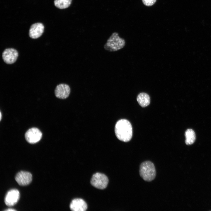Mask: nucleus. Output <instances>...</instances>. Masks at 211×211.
Listing matches in <instances>:
<instances>
[{"label":"nucleus","instance_id":"nucleus-1","mask_svg":"<svg viewBox=\"0 0 211 211\" xmlns=\"http://www.w3.org/2000/svg\"><path fill=\"white\" fill-rule=\"evenodd\" d=\"M115 135L119 140L125 142L130 141L132 136V129L131 124L127 120L120 119L115 124Z\"/></svg>","mask_w":211,"mask_h":211},{"label":"nucleus","instance_id":"nucleus-2","mask_svg":"<svg viewBox=\"0 0 211 211\" xmlns=\"http://www.w3.org/2000/svg\"><path fill=\"white\" fill-rule=\"evenodd\" d=\"M139 172L140 176L147 181H152L156 176L155 166L153 163L149 161H145L141 164Z\"/></svg>","mask_w":211,"mask_h":211},{"label":"nucleus","instance_id":"nucleus-3","mask_svg":"<svg viewBox=\"0 0 211 211\" xmlns=\"http://www.w3.org/2000/svg\"><path fill=\"white\" fill-rule=\"evenodd\" d=\"M125 43V40L120 38L118 33L114 32L108 39L104 45V48L109 52L116 51L122 48Z\"/></svg>","mask_w":211,"mask_h":211},{"label":"nucleus","instance_id":"nucleus-4","mask_svg":"<svg viewBox=\"0 0 211 211\" xmlns=\"http://www.w3.org/2000/svg\"><path fill=\"white\" fill-rule=\"evenodd\" d=\"M108 179L105 174L96 173L94 174L91 178V183L94 187L98 189H103L106 188L108 184Z\"/></svg>","mask_w":211,"mask_h":211},{"label":"nucleus","instance_id":"nucleus-5","mask_svg":"<svg viewBox=\"0 0 211 211\" xmlns=\"http://www.w3.org/2000/svg\"><path fill=\"white\" fill-rule=\"evenodd\" d=\"M42 134L38 128L32 127L28 129L25 135V138L29 143L33 144L38 142L42 137Z\"/></svg>","mask_w":211,"mask_h":211},{"label":"nucleus","instance_id":"nucleus-6","mask_svg":"<svg viewBox=\"0 0 211 211\" xmlns=\"http://www.w3.org/2000/svg\"><path fill=\"white\" fill-rule=\"evenodd\" d=\"M18 55V52L13 48L5 49L2 53V57L4 62L7 64H11L16 61Z\"/></svg>","mask_w":211,"mask_h":211},{"label":"nucleus","instance_id":"nucleus-7","mask_svg":"<svg viewBox=\"0 0 211 211\" xmlns=\"http://www.w3.org/2000/svg\"><path fill=\"white\" fill-rule=\"evenodd\" d=\"M20 198L19 191L16 189H12L7 193L4 199L6 205L8 206H13L18 201Z\"/></svg>","mask_w":211,"mask_h":211},{"label":"nucleus","instance_id":"nucleus-8","mask_svg":"<svg viewBox=\"0 0 211 211\" xmlns=\"http://www.w3.org/2000/svg\"><path fill=\"white\" fill-rule=\"evenodd\" d=\"M70 91V88L69 85L65 84H61L57 85L56 87L55 93L57 98L64 99L69 96Z\"/></svg>","mask_w":211,"mask_h":211},{"label":"nucleus","instance_id":"nucleus-9","mask_svg":"<svg viewBox=\"0 0 211 211\" xmlns=\"http://www.w3.org/2000/svg\"><path fill=\"white\" fill-rule=\"evenodd\" d=\"M32 178V175L30 173L23 171L18 172L15 177L16 181L21 186L28 185L31 182Z\"/></svg>","mask_w":211,"mask_h":211},{"label":"nucleus","instance_id":"nucleus-10","mask_svg":"<svg viewBox=\"0 0 211 211\" xmlns=\"http://www.w3.org/2000/svg\"><path fill=\"white\" fill-rule=\"evenodd\" d=\"M44 29L43 24L40 23H35L31 26L29 32L30 37L32 39H37L43 34Z\"/></svg>","mask_w":211,"mask_h":211},{"label":"nucleus","instance_id":"nucleus-11","mask_svg":"<svg viewBox=\"0 0 211 211\" xmlns=\"http://www.w3.org/2000/svg\"><path fill=\"white\" fill-rule=\"evenodd\" d=\"M70 208L73 211H85L87 208V205L84 200L81 198H75L72 200Z\"/></svg>","mask_w":211,"mask_h":211},{"label":"nucleus","instance_id":"nucleus-12","mask_svg":"<svg viewBox=\"0 0 211 211\" xmlns=\"http://www.w3.org/2000/svg\"><path fill=\"white\" fill-rule=\"evenodd\" d=\"M137 100L139 104L142 107L148 106L150 103V98L147 93L142 92L137 96Z\"/></svg>","mask_w":211,"mask_h":211},{"label":"nucleus","instance_id":"nucleus-13","mask_svg":"<svg viewBox=\"0 0 211 211\" xmlns=\"http://www.w3.org/2000/svg\"><path fill=\"white\" fill-rule=\"evenodd\" d=\"M185 142L186 145H191L194 142L196 139V136L193 130L191 129H188L185 132Z\"/></svg>","mask_w":211,"mask_h":211},{"label":"nucleus","instance_id":"nucleus-14","mask_svg":"<svg viewBox=\"0 0 211 211\" xmlns=\"http://www.w3.org/2000/svg\"><path fill=\"white\" fill-rule=\"evenodd\" d=\"M72 0H55V5L57 8L60 9H64L68 8L71 4Z\"/></svg>","mask_w":211,"mask_h":211},{"label":"nucleus","instance_id":"nucleus-15","mask_svg":"<svg viewBox=\"0 0 211 211\" xmlns=\"http://www.w3.org/2000/svg\"><path fill=\"white\" fill-rule=\"evenodd\" d=\"M156 0H142L143 4L147 6H151L153 5Z\"/></svg>","mask_w":211,"mask_h":211},{"label":"nucleus","instance_id":"nucleus-16","mask_svg":"<svg viewBox=\"0 0 211 211\" xmlns=\"http://www.w3.org/2000/svg\"><path fill=\"white\" fill-rule=\"evenodd\" d=\"M5 210L7 211H16V210L14 209H8L6 210Z\"/></svg>","mask_w":211,"mask_h":211},{"label":"nucleus","instance_id":"nucleus-17","mask_svg":"<svg viewBox=\"0 0 211 211\" xmlns=\"http://www.w3.org/2000/svg\"><path fill=\"white\" fill-rule=\"evenodd\" d=\"M1 112H0V120H1Z\"/></svg>","mask_w":211,"mask_h":211}]
</instances>
